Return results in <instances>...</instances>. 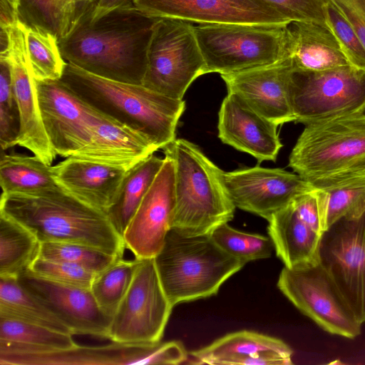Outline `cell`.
Instances as JSON below:
<instances>
[{
    "label": "cell",
    "mask_w": 365,
    "mask_h": 365,
    "mask_svg": "<svg viewBox=\"0 0 365 365\" xmlns=\"http://www.w3.org/2000/svg\"><path fill=\"white\" fill-rule=\"evenodd\" d=\"M93 11L58 42L64 60L101 77L143 85L148 48L159 18L134 5L116 8L98 18L93 17Z\"/></svg>",
    "instance_id": "6da1fadb"
},
{
    "label": "cell",
    "mask_w": 365,
    "mask_h": 365,
    "mask_svg": "<svg viewBox=\"0 0 365 365\" xmlns=\"http://www.w3.org/2000/svg\"><path fill=\"white\" fill-rule=\"evenodd\" d=\"M0 212L26 226L41 242L84 244L119 258L126 249L106 212L60 187L36 194H1Z\"/></svg>",
    "instance_id": "7a4b0ae2"
},
{
    "label": "cell",
    "mask_w": 365,
    "mask_h": 365,
    "mask_svg": "<svg viewBox=\"0 0 365 365\" xmlns=\"http://www.w3.org/2000/svg\"><path fill=\"white\" fill-rule=\"evenodd\" d=\"M61 81L85 102L164 149L175 138L185 103L142 84L101 77L67 63Z\"/></svg>",
    "instance_id": "3957f363"
},
{
    "label": "cell",
    "mask_w": 365,
    "mask_h": 365,
    "mask_svg": "<svg viewBox=\"0 0 365 365\" xmlns=\"http://www.w3.org/2000/svg\"><path fill=\"white\" fill-rule=\"evenodd\" d=\"M175 166V209L172 229L185 235H210L232 220L236 207L223 173L194 143L175 139L163 149Z\"/></svg>",
    "instance_id": "277c9868"
},
{
    "label": "cell",
    "mask_w": 365,
    "mask_h": 365,
    "mask_svg": "<svg viewBox=\"0 0 365 365\" xmlns=\"http://www.w3.org/2000/svg\"><path fill=\"white\" fill-rule=\"evenodd\" d=\"M154 262L173 307L215 295L245 264L224 251L211 235H185L174 229L168 232Z\"/></svg>",
    "instance_id": "5b68a950"
},
{
    "label": "cell",
    "mask_w": 365,
    "mask_h": 365,
    "mask_svg": "<svg viewBox=\"0 0 365 365\" xmlns=\"http://www.w3.org/2000/svg\"><path fill=\"white\" fill-rule=\"evenodd\" d=\"M194 31L206 73H233L291 57L289 25L198 24Z\"/></svg>",
    "instance_id": "8992f818"
},
{
    "label": "cell",
    "mask_w": 365,
    "mask_h": 365,
    "mask_svg": "<svg viewBox=\"0 0 365 365\" xmlns=\"http://www.w3.org/2000/svg\"><path fill=\"white\" fill-rule=\"evenodd\" d=\"M289 166L309 181L365 169V113L306 125Z\"/></svg>",
    "instance_id": "52a82bcc"
},
{
    "label": "cell",
    "mask_w": 365,
    "mask_h": 365,
    "mask_svg": "<svg viewBox=\"0 0 365 365\" xmlns=\"http://www.w3.org/2000/svg\"><path fill=\"white\" fill-rule=\"evenodd\" d=\"M188 356L180 341L147 344L113 341L99 346L78 344L66 349L0 342L1 365L179 364L185 363Z\"/></svg>",
    "instance_id": "ba28073f"
},
{
    "label": "cell",
    "mask_w": 365,
    "mask_h": 365,
    "mask_svg": "<svg viewBox=\"0 0 365 365\" xmlns=\"http://www.w3.org/2000/svg\"><path fill=\"white\" fill-rule=\"evenodd\" d=\"M206 74L194 26L182 20L159 18L148 52L143 85L182 100L191 83Z\"/></svg>",
    "instance_id": "9c48e42d"
},
{
    "label": "cell",
    "mask_w": 365,
    "mask_h": 365,
    "mask_svg": "<svg viewBox=\"0 0 365 365\" xmlns=\"http://www.w3.org/2000/svg\"><path fill=\"white\" fill-rule=\"evenodd\" d=\"M289 93L295 122L304 125L365 113V70L353 66L319 72L294 69Z\"/></svg>",
    "instance_id": "30bf717a"
},
{
    "label": "cell",
    "mask_w": 365,
    "mask_h": 365,
    "mask_svg": "<svg viewBox=\"0 0 365 365\" xmlns=\"http://www.w3.org/2000/svg\"><path fill=\"white\" fill-rule=\"evenodd\" d=\"M277 287L301 312L329 334L351 339L361 334V324L321 262L284 267Z\"/></svg>",
    "instance_id": "8fae6325"
},
{
    "label": "cell",
    "mask_w": 365,
    "mask_h": 365,
    "mask_svg": "<svg viewBox=\"0 0 365 365\" xmlns=\"http://www.w3.org/2000/svg\"><path fill=\"white\" fill-rule=\"evenodd\" d=\"M173 308L154 258L143 259L112 317L108 339L131 344L160 342Z\"/></svg>",
    "instance_id": "7c38bea8"
},
{
    "label": "cell",
    "mask_w": 365,
    "mask_h": 365,
    "mask_svg": "<svg viewBox=\"0 0 365 365\" xmlns=\"http://www.w3.org/2000/svg\"><path fill=\"white\" fill-rule=\"evenodd\" d=\"M320 262L327 270L356 319L365 322V213L340 220L323 235Z\"/></svg>",
    "instance_id": "4fadbf2b"
},
{
    "label": "cell",
    "mask_w": 365,
    "mask_h": 365,
    "mask_svg": "<svg viewBox=\"0 0 365 365\" xmlns=\"http://www.w3.org/2000/svg\"><path fill=\"white\" fill-rule=\"evenodd\" d=\"M223 181L236 207L267 220L299 195L315 188L297 173L260 166L224 172Z\"/></svg>",
    "instance_id": "5bb4252c"
},
{
    "label": "cell",
    "mask_w": 365,
    "mask_h": 365,
    "mask_svg": "<svg viewBox=\"0 0 365 365\" xmlns=\"http://www.w3.org/2000/svg\"><path fill=\"white\" fill-rule=\"evenodd\" d=\"M35 81L48 140L57 155L70 157L88 142L96 109L61 79Z\"/></svg>",
    "instance_id": "9a60e30c"
},
{
    "label": "cell",
    "mask_w": 365,
    "mask_h": 365,
    "mask_svg": "<svg viewBox=\"0 0 365 365\" xmlns=\"http://www.w3.org/2000/svg\"><path fill=\"white\" fill-rule=\"evenodd\" d=\"M174 209L175 166L165 155L160 171L122 236L125 248L136 258H154L172 229Z\"/></svg>",
    "instance_id": "2e32d148"
},
{
    "label": "cell",
    "mask_w": 365,
    "mask_h": 365,
    "mask_svg": "<svg viewBox=\"0 0 365 365\" xmlns=\"http://www.w3.org/2000/svg\"><path fill=\"white\" fill-rule=\"evenodd\" d=\"M134 6L153 17L198 24L292 23L262 0H135Z\"/></svg>",
    "instance_id": "e0dca14e"
},
{
    "label": "cell",
    "mask_w": 365,
    "mask_h": 365,
    "mask_svg": "<svg viewBox=\"0 0 365 365\" xmlns=\"http://www.w3.org/2000/svg\"><path fill=\"white\" fill-rule=\"evenodd\" d=\"M17 279L64 324L73 335H90L108 339L112 317L100 309L90 289L48 280L29 269Z\"/></svg>",
    "instance_id": "ac0fdd59"
},
{
    "label": "cell",
    "mask_w": 365,
    "mask_h": 365,
    "mask_svg": "<svg viewBox=\"0 0 365 365\" xmlns=\"http://www.w3.org/2000/svg\"><path fill=\"white\" fill-rule=\"evenodd\" d=\"M11 43L6 56L9 62L11 85L20 116L17 145L51 165L56 158L46 133L38 104L36 81L28 60L24 32L20 21L10 28Z\"/></svg>",
    "instance_id": "d6986e66"
},
{
    "label": "cell",
    "mask_w": 365,
    "mask_h": 365,
    "mask_svg": "<svg viewBox=\"0 0 365 365\" xmlns=\"http://www.w3.org/2000/svg\"><path fill=\"white\" fill-rule=\"evenodd\" d=\"M294 66L291 57L274 63L221 75L227 93L277 125L295 121L289 86Z\"/></svg>",
    "instance_id": "ffe728a7"
},
{
    "label": "cell",
    "mask_w": 365,
    "mask_h": 365,
    "mask_svg": "<svg viewBox=\"0 0 365 365\" xmlns=\"http://www.w3.org/2000/svg\"><path fill=\"white\" fill-rule=\"evenodd\" d=\"M277 127L233 93H227L222 101L218 113L219 138L259 163L276 160L282 147Z\"/></svg>",
    "instance_id": "44dd1931"
},
{
    "label": "cell",
    "mask_w": 365,
    "mask_h": 365,
    "mask_svg": "<svg viewBox=\"0 0 365 365\" xmlns=\"http://www.w3.org/2000/svg\"><path fill=\"white\" fill-rule=\"evenodd\" d=\"M130 170L73 156L51 166L52 176L63 190L106 213L115 202Z\"/></svg>",
    "instance_id": "7402d4cb"
},
{
    "label": "cell",
    "mask_w": 365,
    "mask_h": 365,
    "mask_svg": "<svg viewBox=\"0 0 365 365\" xmlns=\"http://www.w3.org/2000/svg\"><path fill=\"white\" fill-rule=\"evenodd\" d=\"M89 134L87 144L71 156L131 169L158 150L140 133L97 109Z\"/></svg>",
    "instance_id": "603a6c76"
},
{
    "label": "cell",
    "mask_w": 365,
    "mask_h": 365,
    "mask_svg": "<svg viewBox=\"0 0 365 365\" xmlns=\"http://www.w3.org/2000/svg\"><path fill=\"white\" fill-rule=\"evenodd\" d=\"M267 221L268 234L284 267L292 269L320 262L323 235L299 217L292 203Z\"/></svg>",
    "instance_id": "cb8c5ba5"
},
{
    "label": "cell",
    "mask_w": 365,
    "mask_h": 365,
    "mask_svg": "<svg viewBox=\"0 0 365 365\" xmlns=\"http://www.w3.org/2000/svg\"><path fill=\"white\" fill-rule=\"evenodd\" d=\"M294 69L319 72L351 66L331 30L314 22L289 24Z\"/></svg>",
    "instance_id": "d4e9b609"
},
{
    "label": "cell",
    "mask_w": 365,
    "mask_h": 365,
    "mask_svg": "<svg viewBox=\"0 0 365 365\" xmlns=\"http://www.w3.org/2000/svg\"><path fill=\"white\" fill-rule=\"evenodd\" d=\"M98 0H19V21L56 37L66 38L80 20L95 9Z\"/></svg>",
    "instance_id": "484cf974"
},
{
    "label": "cell",
    "mask_w": 365,
    "mask_h": 365,
    "mask_svg": "<svg viewBox=\"0 0 365 365\" xmlns=\"http://www.w3.org/2000/svg\"><path fill=\"white\" fill-rule=\"evenodd\" d=\"M266 351H274L292 357L293 351L282 340L247 330L226 334L212 344L192 351L189 364L229 365L237 358Z\"/></svg>",
    "instance_id": "4316f807"
},
{
    "label": "cell",
    "mask_w": 365,
    "mask_h": 365,
    "mask_svg": "<svg viewBox=\"0 0 365 365\" xmlns=\"http://www.w3.org/2000/svg\"><path fill=\"white\" fill-rule=\"evenodd\" d=\"M327 195V230L337 221L354 220L365 213V169L309 181Z\"/></svg>",
    "instance_id": "83f0119b"
},
{
    "label": "cell",
    "mask_w": 365,
    "mask_h": 365,
    "mask_svg": "<svg viewBox=\"0 0 365 365\" xmlns=\"http://www.w3.org/2000/svg\"><path fill=\"white\" fill-rule=\"evenodd\" d=\"M41 242L26 226L0 212V278H18L38 257Z\"/></svg>",
    "instance_id": "f1b7e54d"
},
{
    "label": "cell",
    "mask_w": 365,
    "mask_h": 365,
    "mask_svg": "<svg viewBox=\"0 0 365 365\" xmlns=\"http://www.w3.org/2000/svg\"><path fill=\"white\" fill-rule=\"evenodd\" d=\"M163 162L164 158L153 154L133 167L125 175L115 202L106 212L112 225L121 236Z\"/></svg>",
    "instance_id": "f546056e"
},
{
    "label": "cell",
    "mask_w": 365,
    "mask_h": 365,
    "mask_svg": "<svg viewBox=\"0 0 365 365\" xmlns=\"http://www.w3.org/2000/svg\"><path fill=\"white\" fill-rule=\"evenodd\" d=\"M51 166L36 156L5 154L0 161L1 194H36L59 187Z\"/></svg>",
    "instance_id": "4dcf8cb0"
},
{
    "label": "cell",
    "mask_w": 365,
    "mask_h": 365,
    "mask_svg": "<svg viewBox=\"0 0 365 365\" xmlns=\"http://www.w3.org/2000/svg\"><path fill=\"white\" fill-rule=\"evenodd\" d=\"M0 317L72 334L69 329L22 287L16 278H0Z\"/></svg>",
    "instance_id": "1f68e13d"
},
{
    "label": "cell",
    "mask_w": 365,
    "mask_h": 365,
    "mask_svg": "<svg viewBox=\"0 0 365 365\" xmlns=\"http://www.w3.org/2000/svg\"><path fill=\"white\" fill-rule=\"evenodd\" d=\"M21 24L34 78L60 80L67 63L61 55L56 37L42 29Z\"/></svg>",
    "instance_id": "d6a6232c"
},
{
    "label": "cell",
    "mask_w": 365,
    "mask_h": 365,
    "mask_svg": "<svg viewBox=\"0 0 365 365\" xmlns=\"http://www.w3.org/2000/svg\"><path fill=\"white\" fill-rule=\"evenodd\" d=\"M142 259L120 258L96 274L90 289L98 307L106 315L111 317L114 315Z\"/></svg>",
    "instance_id": "836d02e7"
},
{
    "label": "cell",
    "mask_w": 365,
    "mask_h": 365,
    "mask_svg": "<svg viewBox=\"0 0 365 365\" xmlns=\"http://www.w3.org/2000/svg\"><path fill=\"white\" fill-rule=\"evenodd\" d=\"M71 334L0 317V341L51 349H66L78 344Z\"/></svg>",
    "instance_id": "e575fe53"
},
{
    "label": "cell",
    "mask_w": 365,
    "mask_h": 365,
    "mask_svg": "<svg viewBox=\"0 0 365 365\" xmlns=\"http://www.w3.org/2000/svg\"><path fill=\"white\" fill-rule=\"evenodd\" d=\"M38 257L78 265L96 273L120 259L87 245L65 242H41Z\"/></svg>",
    "instance_id": "d590c367"
},
{
    "label": "cell",
    "mask_w": 365,
    "mask_h": 365,
    "mask_svg": "<svg viewBox=\"0 0 365 365\" xmlns=\"http://www.w3.org/2000/svg\"><path fill=\"white\" fill-rule=\"evenodd\" d=\"M210 235L224 251L245 264L269 257L274 249L270 237L241 232L227 223L218 226Z\"/></svg>",
    "instance_id": "8d00e7d4"
},
{
    "label": "cell",
    "mask_w": 365,
    "mask_h": 365,
    "mask_svg": "<svg viewBox=\"0 0 365 365\" xmlns=\"http://www.w3.org/2000/svg\"><path fill=\"white\" fill-rule=\"evenodd\" d=\"M20 116L6 58L0 57V145L3 150L17 145Z\"/></svg>",
    "instance_id": "74e56055"
},
{
    "label": "cell",
    "mask_w": 365,
    "mask_h": 365,
    "mask_svg": "<svg viewBox=\"0 0 365 365\" xmlns=\"http://www.w3.org/2000/svg\"><path fill=\"white\" fill-rule=\"evenodd\" d=\"M328 28L337 40L351 66L365 70V46L351 24L331 3L325 1Z\"/></svg>",
    "instance_id": "f35d334b"
},
{
    "label": "cell",
    "mask_w": 365,
    "mask_h": 365,
    "mask_svg": "<svg viewBox=\"0 0 365 365\" xmlns=\"http://www.w3.org/2000/svg\"><path fill=\"white\" fill-rule=\"evenodd\" d=\"M29 271L43 278L60 284L91 289L98 273L73 264L36 258Z\"/></svg>",
    "instance_id": "ab89813d"
},
{
    "label": "cell",
    "mask_w": 365,
    "mask_h": 365,
    "mask_svg": "<svg viewBox=\"0 0 365 365\" xmlns=\"http://www.w3.org/2000/svg\"><path fill=\"white\" fill-rule=\"evenodd\" d=\"M291 22H314L328 28L325 0H262Z\"/></svg>",
    "instance_id": "60d3db41"
},
{
    "label": "cell",
    "mask_w": 365,
    "mask_h": 365,
    "mask_svg": "<svg viewBox=\"0 0 365 365\" xmlns=\"http://www.w3.org/2000/svg\"><path fill=\"white\" fill-rule=\"evenodd\" d=\"M299 217L317 232L324 235L327 230V193L319 188L302 194L292 202Z\"/></svg>",
    "instance_id": "b9f144b4"
},
{
    "label": "cell",
    "mask_w": 365,
    "mask_h": 365,
    "mask_svg": "<svg viewBox=\"0 0 365 365\" xmlns=\"http://www.w3.org/2000/svg\"><path fill=\"white\" fill-rule=\"evenodd\" d=\"M345 17L365 46V0H325Z\"/></svg>",
    "instance_id": "7bdbcfd3"
},
{
    "label": "cell",
    "mask_w": 365,
    "mask_h": 365,
    "mask_svg": "<svg viewBox=\"0 0 365 365\" xmlns=\"http://www.w3.org/2000/svg\"><path fill=\"white\" fill-rule=\"evenodd\" d=\"M19 21L17 8L8 0H0V26L11 28Z\"/></svg>",
    "instance_id": "ee69618b"
},
{
    "label": "cell",
    "mask_w": 365,
    "mask_h": 365,
    "mask_svg": "<svg viewBox=\"0 0 365 365\" xmlns=\"http://www.w3.org/2000/svg\"><path fill=\"white\" fill-rule=\"evenodd\" d=\"M134 1L135 0H98L92 16L98 18L116 8L134 5Z\"/></svg>",
    "instance_id": "f6af8a7d"
},
{
    "label": "cell",
    "mask_w": 365,
    "mask_h": 365,
    "mask_svg": "<svg viewBox=\"0 0 365 365\" xmlns=\"http://www.w3.org/2000/svg\"><path fill=\"white\" fill-rule=\"evenodd\" d=\"M11 43L10 28L0 26V56H6Z\"/></svg>",
    "instance_id": "bcb514c9"
},
{
    "label": "cell",
    "mask_w": 365,
    "mask_h": 365,
    "mask_svg": "<svg viewBox=\"0 0 365 365\" xmlns=\"http://www.w3.org/2000/svg\"><path fill=\"white\" fill-rule=\"evenodd\" d=\"M10 3L14 5L18 9L19 0H8Z\"/></svg>",
    "instance_id": "7dc6e473"
}]
</instances>
